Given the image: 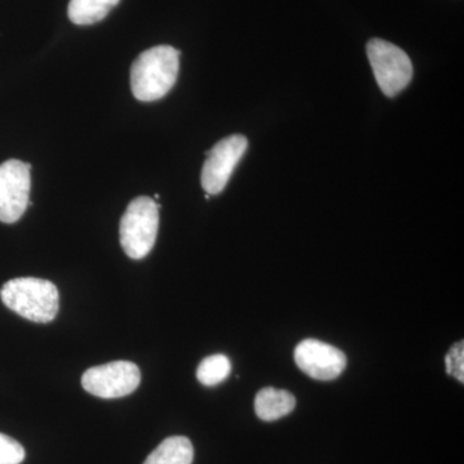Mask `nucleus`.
Segmentation results:
<instances>
[{
	"label": "nucleus",
	"instance_id": "3",
	"mask_svg": "<svg viewBox=\"0 0 464 464\" xmlns=\"http://www.w3.org/2000/svg\"><path fill=\"white\" fill-rule=\"evenodd\" d=\"M159 231V206L149 197L130 201L119 226L121 248L132 259H142L154 248Z\"/></svg>",
	"mask_w": 464,
	"mask_h": 464
},
{
	"label": "nucleus",
	"instance_id": "5",
	"mask_svg": "<svg viewBox=\"0 0 464 464\" xmlns=\"http://www.w3.org/2000/svg\"><path fill=\"white\" fill-rule=\"evenodd\" d=\"M141 383V372L134 362H108L84 372L82 386L91 395L101 399H119L130 395Z\"/></svg>",
	"mask_w": 464,
	"mask_h": 464
},
{
	"label": "nucleus",
	"instance_id": "7",
	"mask_svg": "<svg viewBox=\"0 0 464 464\" xmlns=\"http://www.w3.org/2000/svg\"><path fill=\"white\" fill-rule=\"evenodd\" d=\"M246 148L248 140L246 137L232 134L217 142L207 152V160L201 169V186L208 195H217L225 190Z\"/></svg>",
	"mask_w": 464,
	"mask_h": 464
},
{
	"label": "nucleus",
	"instance_id": "1",
	"mask_svg": "<svg viewBox=\"0 0 464 464\" xmlns=\"http://www.w3.org/2000/svg\"><path fill=\"white\" fill-rule=\"evenodd\" d=\"M181 52L170 45H157L140 54L130 67L133 96L152 102L167 96L176 84Z\"/></svg>",
	"mask_w": 464,
	"mask_h": 464
},
{
	"label": "nucleus",
	"instance_id": "2",
	"mask_svg": "<svg viewBox=\"0 0 464 464\" xmlns=\"http://www.w3.org/2000/svg\"><path fill=\"white\" fill-rule=\"evenodd\" d=\"M0 298L9 310L34 323H51L60 308L57 286L38 277H16L0 289Z\"/></svg>",
	"mask_w": 464,
	"mask_h": 464
},
{
	"label": "nucleus",
	"instance_id": "6",
	"mask_svg": "<svg viewBox=\"0 0 464 464\" xmlns=\"http://www.w3.org/2000/svg\"><path fill=\"white\" fill-rule=\"evenodd\" d=\"M32 166L12 160L0 164V222L14 224L29 206L32 188Z\"/></svg>",
	"mask_w": 464,
	"mask_h": 464
},
{
	"label": "nucleus",
	"instance_id": "10",
	"mask_svg": "<svg viewBox=\"0 0 464 464\" xmlns=\"http://www.w3.org/2000/svg\"><path fill=\"white\" fill-rule=\"evenodd\" d=\"M194 447L185 436H172L161 442L143 464H192Z\"/></svg>",
	"mask_w": 464,
	"mask_h": 464
},
{
	"label": "nucleus",
	"instance_id": "12",
	"mask_svg": "<svg viewBox=\"0 0 464 464\" xmlns=\"http://www.w3.org/2000/svg\"><path fill=\"white\" fill-rule=\"evenodd\" d=\"M231 373V362L227 356L217 353L206 357L198 366L197 377L201 384L207 387L222 383Z\"/></svg>",
	"mask_w": 464,
	"mask_h": 464
},
{
	"label": "nucleus",
	"instance_id": "13",
	"mask_svg": "<svg viewBox=\"0 0 464 464\" xmlns=\"http://www.w3.org/2000/svg\"><path fill=\"white\" fill-rule=\"evenodd\" d=\"M25 456V449L20 442L0 433V464H21Z\"/></svg>",
	"mask_w": 464,
	"mask_h": 464
},
{
	"label": "nucleus",
	"instance_id": "14",
	"mask_svg": "<svg viewBox=\"0 0 464 464\" xmlns=\"http://www.w3.org/2000/svg\"><path fill=\"white\" fill-rule=\"evenodd\" d=\"M445 364H447V373L453 375L460 383L464 381V343L463 341L458 342L449 351L445 357Z\"/></svg>",
	"mask_w": 464,
	"mask_h": 464
},
{
	"label": "nucleus",
	"instance_id": "4",
	"mask_svg": "<svg viewBox=\"0 0 464 464\" xmlns=\"http://www.w3.org/2000/svg\"><path fill=\"white\" fill-rule=\"evenodd\" d=\"M375 81L387 97H393L408 87L413 76L411 58L398 45L372 39L366 45Z\"/></svg>",
	"mask_w": 464,
	"mask_h": 464
},
{
	"label": "nucleus",
	"instance_id": "11",
	"mask_svg": "<svg viewBox=\"0 0 464 464\" xmlns=\"http://www.w3.org/2000/svg\"><path fill=\"white\" fill-rule=\"evenodd\" d=\"M121 0H70L69 14L75 25H93L103 20Z\"/></svg>",
	"mask_w": 464,
	"mask_h": 464
},
{
	"label": "nucleus",
	"instance_id": "9",
	"mask_svg": "<svg viewBox=\"0 0 464 464\" xmlns=\"http://www.w3.org/2000/svg\"><path fill=\"white\" fill-rule=\"evenodd\" d=\"M295 408V398L285 390L267 387L256 396L255 409L259 420L274 422L292 413Z\"/></svg>",
	"mask_w": 464,
	"mask_h": 464
},
{
	"label": "nucleus",
	"instance_id": "8",
	"mask_svg": "<svg viewBox=\"0 0 464 464\" xmlns=\"http://www.w3.org/2000/svg\"><path fill=\"white\" fill-rule=\"evenodd\" d=\"M295 364L317 381H333L340 377L347 365V357L340 348L317 340H304L295 347Z\"/></svg>",
	"mask_w": 464,
	"mask_h": 464
}]
</instances>
